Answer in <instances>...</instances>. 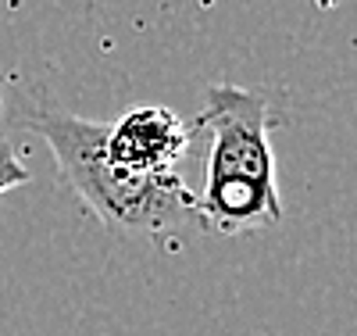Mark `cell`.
I'll use <instances>...</instances> for the list:
<instances>
[{"label": "cell", "mask_w": 357, "mask_h": 336, "mask_svg": "<svg viewBox=\"0 0 357 336\" xmlns=\"http://www.w3.org/2000/svg\"><path fill=\"white\" fill-rule=\"evenodd\" d=\"M25 126L50 147L61 179L97 222L146 236H168L197 222V193L178 172L139 175L107 158V122L40 104L25 115Z\"/></svg>", "instance_id": "obj_1"}, {"label": "cell", "mask_w": 357, "mask_h": 336, "mask_svg": "<svg viewBox=\"0 0 357 336\" xmlns=\"http://www.w3.org/2000/svg\"><path fill=\"white\" fill-rule=\"evenodd\" d=\"M197 126L207 133L204 187L247 182L261 190H279L275 150H272V104L243 86L218 82L207 89V108Z\"/></svg>", "instance_id": "obj_2"}, {"label": "cell", "mask_w": 357, "mask_h": 336, "mask_svg": "<svg viewBox=\"0 0 357 336\" xmlns=\"http://www.w3.org/2000/svg\"><path fill=\"white\" fill-rule=\"evenodd\" d=\"M193 140V126L178 118L165 104L132 108L118 122H107V158L139 175H165L175 172L186 158Z\"/></svg>", "instance_id": "obj_3"}, {"label": "cell", "mask_w": 357, "mask_h": 336, "mask_svg": "<svg viewBox=\"0 0 357 336\" xmlns=\"http://www.w3.org/2000/svg\"><path fill=\"white\" fill-rule=\"evenodd\" d=\"M25 182H29V168L22 165L18 150L8 140H0V197L18 190V187H25Z\"/></svg>", "instance_id": "obj_4"}]
</instances>
